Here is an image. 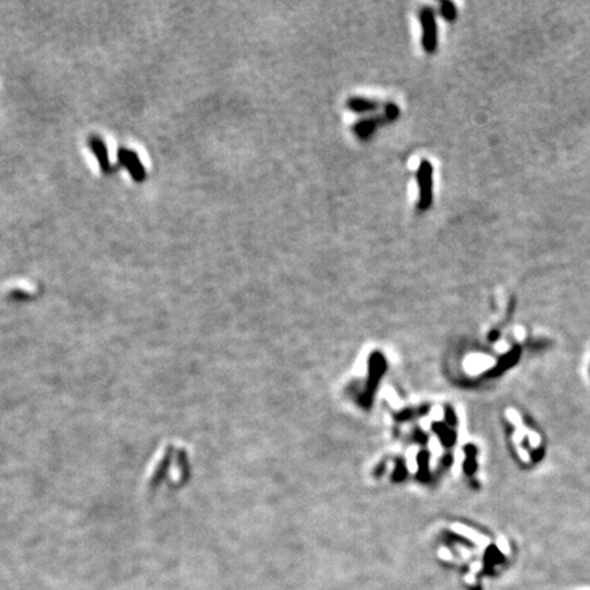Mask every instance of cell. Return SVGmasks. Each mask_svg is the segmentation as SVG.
Wrapping results in <instances>:
<instances>
[{
	"label": "cell",
	"mask_w": 590,
	"mask_h": 590,
	"mask_svg": "<svg viewBox=\"0 0 590 590\" xmlns=\"http://www.w3.org/2000/svg\"><path fill=\"white\" fill-rule=\"evenodd\" d=\"M89 144H91L92 150L96 156V159L98 160V164H100V168H101L102 172L104 174L111 172V163H109V159H108V150L104 141L98 137H91Z\"/></svg>",
	"instance_id": "obj_5"
},
{
	"label": "cell",
	"mask_w": 590,
	"mask_h": 590,
	"mask_svg": "<svg viewBox=\"0 0 590 590\" xmlns=\"http://www.w3.org/2000/svg\"><path fill=\"white\" fill-rule=\"evenodd\" d=\"M118 159L119 163L126 170L131 174V178L136 182H144L147 178V171L145 167L141 163V160L138 157V154L134 150L126 149V148H120L118 150Z\"/></svg>",
	"instance_id": "obj_3"
},
{
	"label": "cell",
	"mask_w": 590,
	"mask_h": 590,
	"mask_svg": "<svg viewBox=\"0 0 590 590\" xmlns=\"http://www.w3.org/2000/svg\"><path fill=\"white\" fill-rule=\"evenodd\" d=\"M432 175H433V170H432L431 163L424 160L417 172V181L420 185L418 208L421 210L428 209L432 204V185H433V176Z\"/></svg>",
	"instance_id": "obj_2"
},
{
	"label": "cell",
	"mask_w": 590,
	"mask_h": 590,
	"mask_svg": "<svg viewBox=\"0 0 590 590\" xmlns=\"http://www.w3.org/2000/svg\"><path fill=\"white\" fill-rule=\"evenodd\" d=\"M381 107V104L375 100L369 98H361V97H351L347 100V108L351 109L352 112L357 114H366V112H375Z\"/></svg>",
	"instance_id": "obj_6"
},
{
	"label": "cell",
	"mask_w": 590,
	"mask_h": 590,
	"mask_svg": "<svg viewBox=\"0 0 590 590\" xmlns=\"http://www.w3.org/2000/svg\"><path fill=\"white\" fill-rule=\"evenodd\" d=\"M422 23V46L426 52H433L437 47V28L435 15L431 8H424L421 12Z\"/></svg>",
	"instance_id": "obj_4"
},
{
	"label": "cell",
	"mask_w": 590,
	"mask_h": 590,
	"mask_svg": "<svg viewBox=\"0 0 590 590\" xmlns=\"http://www.w3.org/2000/svg\"><path fill=\"white\" fill-rule=\"evenodd\" d=\"M397 115H399V108L395 104L390 102V104H387L386 114L380 115V116H375V118H369V119L359 120L358 123L354 125L352 129H354V133L357 134L358 138L366 140L375 133V130L379 126L386 123V122H391V120L396 119Z\"/></svg>",
	"instance_id": "obj_1"
},
{
	"label": "cell",
	"mask_w": 590,
	"mask_h": 590,
	"mask_svg": "<svg viewBox=\"0 0 590 590\" xmlns=\"http://www.w3.org/2000/svg\"><path fill=\"white\" fill-rule=\"evenodd\" d=\"M442 14L444 15V18H445V19L452 21V19L455 18V15H456V11H455L454 4H452V3H449V1H442Z\"/></svg>",
	"instance_id": "obj_7"
}]
</instances>
